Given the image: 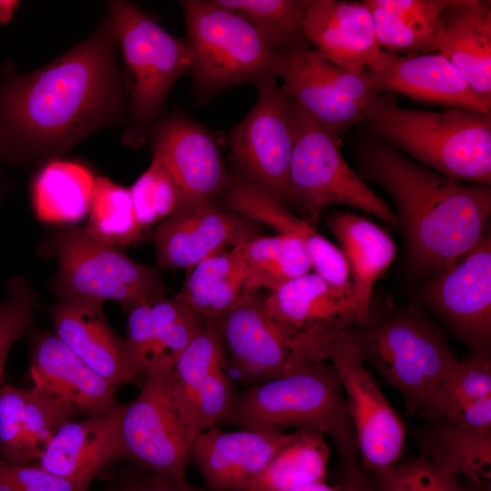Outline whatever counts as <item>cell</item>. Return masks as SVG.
I'll return each instance as SVG.
<instances>
[{"instance_id": "cell-1", "label": "cell", "mask_w": 491, "mask_h": 491, "mask_svg": "<svg viewBox=\"0 0 491 491\" xmlns=\"http://www.w3.org/2000/svg\"><path fill=\"white\" fill-rule=\"evenodd\" d=\"M110 18V17H109ZM117 38L107 19L46 66L0 84V138L9 160L61 153L125 108Z\"/></svg>"}, {"instance_id": "cell-2", "label": "cell", "mask_w": 491, "mask_h": 491, "mask_svg": "<svg viewBox=\"0 0 491 491\" xmlns=\"http://www.w3.org/2000/svg\"><path fill=\"white\" fill-rule=\"evenodd\" d=\"M357 166L391 196L415 269L437 275L487 235L489 185L452 180L378 138L361 148Z\"/></svg>"}, {"instance_id": "cell-3", "label": "cell", "mask_w": 491, "mask_h": 491, "mask_svg": "<svg viewBox=\"0 0 491 491\" xmlns=\"http://www.w3.org/2000/svg\"><path fill=\"white\" fill-rule=\"evenodd\" d=\"M363 122L376 138L452 180L491 184V111L409 109L376 95Z\"/></svg>"}, {"instance_id": "cell-4", "label": "cell", "mask_w": 491, "mask_h": 491, "mask_svg": "<svg viewBox=\"0 0 491 491\" xmlns=\"http://www.w3.org/2000/svg\"><path fill=\"white\" fill-rule=\"evenodd\" d=\"M362 362H367L403 397L409 415H418L458 359L443 332L413 307L350 328Z\"/></svg>"}, {"instance_id": "cell-5", "label": "cell", "mask_w": 491, "mask_h": 491, "mask_svg": "<svg viewBox=\"0 0 491 491\" xmlns=\"http://www.w3.org/2000/svg\"><path fill=\"white\" fill-rule=\"evenodd\" d=\"M191 54L195 89L201 100L241 84L280 76L278 52L241 15L218 0L180 2Z\"/></svg>"}, {"instance_id": "cell-6", "label": "cell", "mask_w": 491, "mask_h": 491, "mask_svg": "<svg viewBox=\"0 0 491 491\" xmlns=\"http://www.w3.org/2000/svg\"><path fill=\"white\" fill-rule=\"evenodd\" d=\"M109 6L123 53V80L129 97L125 142L138 147L156 122L169 90L189 70L191 54L185 40L169 34L135 5L113 1Z\"/></svg>"}, {"instance_id": "cell-7", "label": "cell", "mask_w": 491, "mask_h": 491, "mask_svg": "<svg viewBox=\"0 0 491 491\" xmlns=\"http://www.w3.org/2000/svg\"><path fill=\"white\" fill-rule=\"evenodd\" d=\"M288 100L295 139L286 206L296 209L311 225L326 207L345 205L398 226L395 211L349 166L338 143L298 104Z\"/></svg>"}, {"instance_id": "cell-8", "label": "cell", "mask_w": 491, "mask_h": 491, "mask_svg": "<svg viewBox=\"0 0 491 491\" xmlns=\"http://www.w3.org/2000/svg\"><path fill=\"white\" fill-rule=\"evenodd\" d=\"M347 414L336 368L318 361L235 392L218 424L274 432L311 429L325 435Z\"/></svg>"}, {"instance_id": "cell-9", "label": "cell", "mask_w": 491, "mask_h": 491, "mask_svg": "<svg viewBox=\"0 0 491 491\" xmlns=\"http://www.w3.org/2000/svg\"><path fill=\"white\" fill-rule=\"evenodd\" d=\"M55 252L58 261L55 286L60 298L114 300L129 310L164 298L169 291L155 268L135 261L121 247L94 239L83 229L60 234Z\"/></svg>"}, {"instance_id": "cell-10", "label": "cell", "mask_w": 491, "mask_h": 491, "mask_svg": "<svg viewBox=\"0 0 491 491\" xmlns=\"http://www.w3.org/2000/svg\"><path fill=\"white\" fill-rule=\"evenodd\" d=\"M314 353L319 361L330 362L336 370L364 472H379L400 461L406 426L364 366L350 328L319 336Z\"/></svg>"}, {"instance_id": "cell-11", "label": "cell", "mask_w": 491, "mask_h": 491, "mask_svg": "<svg viewBox=\"0 0 491 491\" xmlns=\"http://www.w3.org/2000/svg\"><path fill=\"white\" fill-rule=\"evenodd\" d=\"M255 86L257 100L230 130L229 152L237 175L286 206L295 139L289 100L274 78L261 80Z\"/></svg>"}, {"instance_id": "cell-12", "label": "cell", "mask_w": 491, "mask_h": 491, "mask_svg": "<svg viewBox=\"0 0 491 491\" xmlns=\"http://www.w3.org/2000/svg\"><path fill=\"white\" fill-rule=\"evenodd\" d=\"M172 366L150 369L134 401L124 405L115 461L127 460L151 473L185 478L190 451L167 393Z\"/></svg>"}, {"instance_id": "cell-13", "label": "cell", "mask_w": 491, "mask_h": 491, "mask_svg": "<svg viewBox=\"0 0 491 491\" xmlns=\"http://www.w3.org/2000/svg\"><path fill=\"white\" fill-rule=\"evenodd\" d=\"M215 320H207L170 369L166 386L189 448L227 412L235 390Z\"/></svg>"}, {"instance_id": "cell-14", "label": "cell", "mask_w": 491, "mask_h": 491, "mask_svg": "<svg viewBox=\"0 0 491 491\" xmlns=\"http://www.w3.org/2000/svg\"><path fill=\"white\" fill-rule=\"evenodd\" d=\"M215 320L228 366L247 386L318 362L300 351L296 338L271 318L258 291L244 288L235 304Z\"/></svg>"}, {"instance_id": "cell-15", "label": "cell", "mask_w": 491, "mask_h": 491, "mask_svg": "<svg viewBox=\"0 0 491 491\" xmlns=\"http://www.w3.org/2000/svg\"><path fill=\"white\" fill-rule=\"evenodd\" d=\"M436 313L472 354L490 356L491 238L442 270L427 287Z\"/></svg>"}, {"instance_id": "cell-16", "label": "cell", "mask_w": 491, "mask_h": 491, "mask_svg": "<svg viewBox=\"0 0 491 491\" xmlns=\"http://www.w3.org/2000/svg\"><path fill=\"white\" fill-rule=\"evenodd\" d=\"M153 158L173 177L180 205L215 204L228 174L219 145L205 126L180 115L156 121L151 129Z\"/></svg>"}, {"instance_id": "cell-17", "label": "cell", "mask_w": 491, "mask_h": 491, "mask_svg": "<svg viewBox=\"0 0 491 491\" xmlns=\"http://www.w3.org/2000/svg\"><path fill=\"white\" fill-rule=\"evenodd\" d=\"M30 390L64 421L101 414L116 405L115 387L94 372L55 334L37 335L31 346Z\"/></svg>"}, {"instance_id": "cell-18", "label": "cell", "mask_w": 491, "mask_h": 491, "mask_svg": "<svg viewBox=\"0 0 491 491\" xmlns=\"http://www.w3.org/2000/svg\"><path fill=\"white\" fill-rule=\"evenodd\" d=\"M258 223L210 203L178 206L153 231L157 264L191 269L202 260L258 235Z\"/></svg>"}, {"instance_id": "cell-19", "label": "cell", "mask_w": 491, "mask_h": 491, "mask_svg": "<svg viewBox=\"0 0 491 491\" xmlns=\"http://www.w3.org/2000/svg\"><path fill=\"white\" fill-rule=\"evenodd\" d=\"M370 89L417 102L489 112L491 101L475 93L461 72L438 53L399 55L383 51L376 67L366 70Z\"/></svg>"}, {"instance_id": "cell-20", "label": "cell", "mask_w": 491, "mask_h": 491, "mask_svg": "<svg viewBox=\"0 0 491 491\" xmlns=\"http://www.w3.org/2000/svg\"><path fill=\"white\" fill-rule=\"evenodd\" d=\"M296 436L285 432L242 429L225 432L212 426L190 448L207 491H241Z\"/></svg>"}, {"instance_id": "cell-21", "label": "cell", "mask_w": 491, "mask_h": 491, "mask_svg": "<svg viewBox=\"0 0 491 491\" xmlns=\"http://www.w3.org/2000/svg\"><path fill=\"white\" fill-rule=\"evenodd\" d=\"M127 311L124 341L130 373L138 384L150 369L173 366L207 321L175 296L141 303Z\"/></svg>"}, {"instance_id": "cell-22", "label": "cell", "mask_w": 491, "mask_h": 491, "mask_svg": "<svg viewBox=\"0 0 491 491\" xmlns=\"http://www.w3.org/2000/svg\"><path fill=\"white\" fill-rule=\"evenodd\" d=\"M215 205L256 223L267 225L277 235L300 239L310 255L315 273L336 288L353 295L348 266L339 248L290 208L237 175H230Z\"/></svg>"}, {"instance_id": "cell-23", "label": "cell", "mask_w": 491, "mask_h": 491, "mask_svg": "<svg viewBox=\"0 0 491 491\" xmlns=\"http://www.w3.org/2000/svg\"><path fill=\"white\" fill-rule=\"evenodd\" d=\"M303 35L318 55L346 67L375 68L384 51L363 1L307 0Z\"/></svg>"}, {"instance_id": "cell-24", "label": "cell", "mask_w": 491, "mask_h": 491, "mask_svg": "<svg viewBox=\"0 0 491 491\" xmlns=\"http://www.w3.org/2000/svg\"><path fill=\"white\" fill-rule=\"evenodd\" d=\"M263 304L271 318L295 338L346 330L357 323L353 295L315 272L269 292Z\"/></svg>"}, {"instance_id": "cell-25", "label": "cell", "mask_w": 491, "mask_h": 491, "mask_svg": "<svg viewBox=\"0 0 491 491\" xmlns=\"http://www.w3.org/2000/svg\"><path fill=\"white\" fill-rule=\"evenodd\" d=\"M124 405L71 419L56 430L35 465L85 487L113 460L120 445Z\"/></svg>"}, {"instance_id": "cell-26", "label": "cell", "mask_w": 491, "mask_h": 491, "mask_svg": "<svg viewBox=\"0 0 491 491\" xmlns=\"http://www.w3.org/2000/svg\"><path fill=\"white\" fill-rule=\"evenodd\" d=\"M282 90L318 122L338 143L354 125L364 120L363 107L345 96L324 68V58L307 41L277 50Z\"/></svg>"}, {"instance_id": "cell-27", "label": "cell", "mask_w": 491, "mask_h": 491, "mask_svg": "<svg viewBox=\"0 0 491 491\" xmlns=\"http://www.w3.org/2000/svg\"><path fill=\"white\" fill-rule=\"evenodd\" d=\"M49 314L54 334L94 372L114 387L134 382L125 341L108 325L103 303L60 298Z\"/></svg>"}, {"instance_id": "cell-28", "label": "cell", "mask_w": 491, "mask_h": 491, "mask_svg": "<svg viewBox=\"0 0 491 491\" xmlns=\"http://www.w3.org/2000/svg\"><path fill=\"white\" fill-rule=\"evenodd\" d=\"M435 52L461 72L476 95L491 101L490 1L447 0L439 15Z\"/></svg>"}, {"instance_id": "cell-29", "label": "cell", "mask_w": 491, "mask_h": 491, "mask_svg": "<svg viewBox=\"0 0 491 491\" xmlns=\"http://www.w3.org/2000/svg\"><path fill=\"white\" fill-rule=\"evenodd\" d=\"M326 224L348 266L356 325L364 324L372 315L374 286L393 263L396 245L379 225L352 212L336 211L326 217Z\"/></svg>"}, {"instance_id": "cell-30", "label": "cell", "mask_w": 491, "mask_h": 491, "mask_svg": "<svg viewBox=\"0 0 491 491\" xmlns=\"http://www.w3.org/2000/svg\"><path fill=\"white\" fill-rule=\"evenodd\" d=\"M64 423L30 389L0 386V457L6 462L35 464Z\"/></svg>"}, {"instance_id": "cell-31", "label": "cell", "mask_w": 491, "mask_h": 491, "mask_svg": "<svg viewBox=\"0 0 491 491\" xmlns=\"http://www.w3.org/2000/svg\"><path fill=\"white\" fill-rule=\"evenodd\" d=\"M411 437L421 456L442 471L490 488L491 429H474L436 419L413 430Z\"/></svg>"}, {"instance_id": "cell-32", "label": "cell", "mask_w": 491, "mask_h": 491, "mask_svg": "<svg viewBox=\"0 0 491 491\" xmlns=\"http://www.w3.org/2000/svg\"><path fill=\"white\" fill-rule=\"evenodd\" d=\"M447 0H364L380 48L392 54L435 52L436 35Z\"/></svg>"}, {"instance_id": "cell-33", "label": "cell", "mask_w": 491, "mask_h": 491, "mask_svg": "<svg viewBox=\"0 0 491 491\" xmlns=\"http://www.w3.org/2000/svg\"><path fill=\"white\" fill-rule=\"evenodd\" d=\"M189 270L175 297L205 320L221 316L244 290L246 274L237 246Z\"/></svg>"}, {"instance_id": "cell-34", "label": "cell", "mask_w": 491, "mask_h": 491, "mask_svg": "<svg viewBox=\"0 0 491 491\" xmlns=\"http://www.w3.org/2000/svg\"><path fill=\"white\" fill-rule=\"evenodd\" d=\"M330 448L324 434L311 429L296 431L284 446L241 491H290L325 480Z\"/></svg>"}, {"instance_id": "cell-35", "label": "cell", "mask_w": 491, "mask_h": 491, "mask_svg": "<svg viewBox=\"0 0 491 491\" xmlns=\"http://www.w3.org/2000/svg\"><path fill=\"white\" fill-rule=\"evenodd\" d=\"M246 269L245 289L274 291L313 269L304 243L291 235H258L237 245Z\"/></svg>"}, {"instance_id": "cell-36", "label": "cell", "mask_w": 491, "mask_h": 491, "mask_svg": "<svg viewBox=\"0 0 491 491\" xmlns=\"http://www.w3.org/2000/svg\"><path fill=\"white\" fill-rule=\"evenodd\" d=\"M95 178L85 166L55 161L45 166L33 185L36 215L52 223L75 222L90 210Z\"/></svg>"}, {"instance_id": "cell-37", "label": "cell", "mask_w": 491, "mask_h": 491, "mask_svg": "<svg viewBox=\"0 0 491 491\" xmlns=\"http://www.w3.org/2000/svg\"><path fill=\"white\" fill-rule=\"evenodd\" d=\"M89 220L83 228L94 239L123 247L139 239L140 225L129 188L106 177L95 179Z\"/></svg>"}, {"instance_id": "cell-38", "label": "cell", "mask_w": 491, "mask_h": 491, "mask_svg": "<svg viewBox=\"0 0 491 491\" xmlns=\"http://www.w3.org/2000/svg\"><path fill=\"white\" fill-rule=\"evenodd\" d=\"M489 396L490 356L471 354L456 362L429 404L418 415L427 420H445L465 405Z\"/></svg>"}, {"instance_id": "cell-39", "label": "cell", "mask_w": 491, "mask_h": 491, "mask_svg": "<svg viewBox=\"0 0 491 491\" xmlns=\"http://www.w3.org/2000/svg\"><path fill=\"white\" fill-rule=\"evenodd\" d=\"M264 37L275 50L306 41L303 24L307 0H218Z\"/></svg>"}, {"instance_id": "cell-40", "label": "cell", "mask_w": 491, "mask_h": 491, "mask_svg": "<svg viewBox=\"0 0 491 491\" xmlns=\"http://www.w3.org/2000/svg\"><path fill=\"white\" fill-rule=\"evenodd\" d=\"M129 190L137 220L143 230L164 221L180 205V194L173 177L165 167L154 158Z\"/></svg>"}, {"instance_id": "cell-41", "label": "cell", "mask_w": 491, "mask_h": 491, "mask_svg": "<svg viewBox=\"0 0 491 491\" xmlns=\"http://www.w3.org/2000/svg\"><path fill=\"white\" fill-rule=\"evenodd\" d=\"M374 478L376 491H467L458 476L442 471L421 455L376 472Z\"/></svg>"}, {"instance_id": "cell-42", "label": "cell", "mask_w": 491, "mask_h": 491, "mask_svg": "<svg viewBox=\"0 0 491 491\" xmlns=\"http://www.w3.org/2000/svg\"><path fill=\"white\" fill-rule=\"evenodd\" d=\"M35 304L33 290L23 276H15L7 282L6 296L0 301V386L9 350L27 328Z\"/></svg>"}, {"instance_id": "cell-43", "label": "cell", "mask_w": 491, "mask_h": 491, "mask_svg": "<svg viewBox=\"0 0 491 491\" xmlns=\"http://www.w3.org/2000/svg\"><path fill=\"white\" fill-rule=\"evenodd\" d=\"M0 465L17 491H88L35 465H15L0 457Z\"/></svg>"}, {"instance_id": "cell-44", "label": "cell", "mask_w": 491, "mask_h": 491, "mask_svg": "<svg viewBox=\"0 0 491 491\" xmlns=\"http://www.w3.org/2000/svg\"><path fill=\"white\" fill-rule=\"evenodd\" d=\"M109 491H207L176 478L151 473L131 464L119 471Z\"/></svg>"}, {"instance_id": "cell-45", "label": "cell", "mask_w": 491, "mask_h": 491, "mask_svg": "<svg viewBox=\"0 0 491 491\" xmlns=\"http://www.w3.org/2000/svg\"><path fill=\"white\" fill-rule=\"evenodd\" d=\"M332 439L338 454L341 473L339 485L344 491H376L361 467L354 429H343Z\"/></svg>"}, {"instance_id": "cell-46", "label": "cell", "mask_w": 491, "mask_h": 491, "mask_svg": "<svg viewBox=\"0 0 491 491\" xmlns=\"http://www.w3.org/2000/svg\"><path fill=\"white\" fill-rule=\"evenodd\" d=\"M290 491H344V489L339 484L330 486L325 480H321L300 486Z\"/></svg>"}, {"instance_id": "cell-47", "label": "cell", "mask_w": 491, "mask_h": 491, "mask_svg": "<svg viewBox=\"0 0 491 491\" xmlns=\"http://www.w3.org/2000/svg\"><path fill=\"white\" fill-rule=\"evenodd\" d=\"M15 5L16 2L0 1V21L2 23L9 20Z\"/></svg>"}, {"instance_id": "cell-48", "label": "cell", "mask_w": 491, "mask_h": 491, "mask_svg": "<svg viewBox=\"0 0 491 491\" xmlns=\"http://www.w3.org/2000/svg\"><path fill=\"white\" fill-rule=\"evenodd\" d=\"M467 491H490V488H486L472 483V486L466 488Z\"/></svg>"}, {"instance_id": "cell-49", "label": "cell", "mask_w": 491, "mask_h": 491, "mask_svg": "<svg viewBox=\"0 0 491 491\" xmlns=\"http://www.w3.org/2000/svg\"><path fill=\"white\" fill-rule=\"evenodd\" d=\"M4 157V148L0 138V160Z\"/></svg>"}, {"instance_id": "cell-50", "label": "cell", "mask_w": 491, "mask_h": 491, "mask_svg": "<svg viewBox=\"0 0 491 491\" xmlns=\"http://www.w3.org/2000/svg\"><path fill=\"white\" fill-rule=\"evenodd\" d=\"M106 491H109L108 489Z\"/></svg>"}]
</instances>
